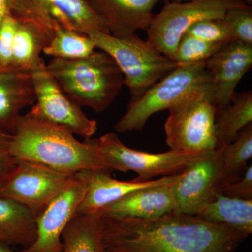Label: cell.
<instances>
[{
  "instance_id": "1",
  "label": "cell",
  "mask_w": 252,
  "mask_h": 252,
  "mask_svg": "<svg viewBox=\"0 0 252 252\" xmlns=\"http://www.w3.org/2000/svg\"><path fill=\"white\" fill-rule=\"evenodd\" d=\"M100 222L104 249L116 252H235L248 238L176 212L152 220L100 216Z\"/></svg>"
},
{
  "instance_id": "2",
  "label": "cell",
  "mask_w": 252,
  "mask_h": 252,
  "mask_svg": "<svg viewBox=\"0 0 252 252\" xmlns=\"http://www.w3.org/2000/svg\"><path fill=\"white\" fill-rule=\"evenodd\" d=\"M11 135V152L17 160L73 175L86 170L112 172L93 140L79 142L69 130L30 112L20 116Z\"/></svg>"
},
{
  "instance_id": "3",
  "label": "cell",
  "mask_w": 252,
  "mask_h": 252,
  "mask_svg": "<svg viewBox=\"0 0 252 252\" xmlns=\"http://www.w3.org/2000/svg\"><path fill=\"white\" fill-rule=\"evenodd\" d=\"M46 66L69 98L97 113L108 108L124 85L117 63L102 51L81 59L53 58Z\"/></svg>"
},
{
  "instance_id": "4",
  "label": "cell",
  "mask_w": 252,
  "mask_h": 252,
  "mask_svg": "<svg viewBox=\"0 0 252 252\" xmlns=\"http://www.w3.org/2000/svg\"><path fill=\"white\" fill-rule=\"evenodd\" d=\"M86 34L94 41L96 49L107 53L117 63L124 75V85L130 91L131 100L138 98L178 66L136 34L116 37L93 31Z\"/></svg>"
},
{
  "instance_id": "5",
  "label": "cell",
  "mask_w": 252,
  "mask_h": 252,
  "mask_svg": "<svg viewBox=\"0 0 252 252\" xmlns=\"http://www.w3.org/2000/svg\"><path fill=\"white\" fill-rule=\"evenodd\" d=\"M200 91L212 92L205 61L178 64L138 98L130 100L115 130L120 133L142 131L153 114L168 109L189 94Z\"/></svg>"
},
{
  "instance_id": "6",
  "label": "cell",
  "mask_w": 252,
  "mask_h": 252,
  "mask_svg": "<svg viewBox=\"0 0 252 252\" xmlns=\"http://www.w3.org/2000/svg\"><path fill=\"white\" fill-rule=\"evenodd\" d=\"M168 111L164 129L170 150L198 154L216 149V108L212 91L189 94Z\"/></svg>"
},
{
  "instance_id": "7",
  "label": "cell",
  "mask_w": 252,
  "mask_h": 252,
  "mask_svg": "<svg viewBox=\"0 0 252 252\" xmlns=\"http://www.w3.org/2000/svg\"><path fill=\"white\" fill-rule=\"evenodd\" d=\"M241 0H192L167 2L154 15L147 29V41L160 54L173 61L179 41L187 30L198 21L223 19L230 8Z\"/></svg>"
},
{
  "instance_id": "8",
  "label": "cell",
  "mask_w": 252,
  "mask_h": 252,
  "mask_svg": "<svg viewBox=\"0 0 252 252\" xmlns=\"http://www.w3.org/2000/svg\"><path fill=\"white\" fill-rule=\"evenodd\" d=\"M75 179L73 174L37 162L18 160L14 172L0 186V197L21 204L37 218Z\"/></svg>"
},
{
  "instance_id": "9",
  "label": "cell",
  "mask_w": 252,
  "mask_h": 252,
  "mask_svg": "<svg viewBox=\"0 0 252 252\" xmlns=\"http://www.w3.org/2000/svg\"><path fill=\"white\" fill-rule=\"evenodd\" d=\"M105 158L112 172L134 171L137 182L152 180L158 176L180 173L187 162L197 154L181 153L170 150L160 154H151L129 148L115 133L109 132L93 140Z\"/></svg>"
},
{
  "instance_id": "10",
  "label": "cell",
  "mask_w": 252,
  "mask_h": 252,
  "mask_svg": "<svg viewBox=\"0 0 252 252\" xmlns=\"http://www.w3.org/2000/svg\"><path fill=\"white\" fill-rule=\"evenodd\" d=\"M35 102L30 112L34 117L61 126L74 135L91 139L97 130V122L89 119L80 106L64 94L49 74L45 63L31 72Z\"/></svg>"
},
{
  "instance_id": "11",
  "label": "cell",
  "mask_w": 252,
  "mask_h": 252,
  "mask_svg": "<svg viewBox=\"0 0 252 252\" xmlns=\"http://www.w3.org/2000/svg\"><path fill=\"white\" fill-rule=\"evenodd\" d=\"M221 173V158L218 149L194 156L174 184L175 212L198 215L219 189Z\"/></svg>"
},
{
  "instance_id": "12",
  "label": "cell",
  "mask_w": 252,
  "mask_h": 252,
  "mask_svg": "<svg viewBox=\"0 0 252 252\" xmlns=\"http://www.w3.org/2000/svg\"><path fill=\"white\" fill-rule=\"evenodd\" d=\"M87 185L76 177L36 219V234L33 243L21 252H63L62 235L76 215Z\"/></svg>"
},
{
  "instance_id": "13",
  "label": "cell",
  "mask_w": 252,
  "mask_h": 252,
  "mask_svg": "<svg viewBox=\"0 0 252 252\" xmlns=\"http://www.w3.org/2000/svg\"><path fill=\"white\" fill-rule=\"evenodd\" d=\"M252 67V45L238 41L225 43L205 61L216 112L231 102L237 86Z\"/></svg>"
},
{
  "instance_id": "14",
  "label": "cell",
  "mask_w": 252,
  "mask_h": 252,
  "mask_svg": "<svg viewBox=\"0 0 252 252\" xmlns=\"http://www.w3.org/2000/svg\"><path fill=\"white\" fill-rule=\"evenodd\" d=\"M177 175L165 176L158 180L137 182L119 181L113 179L110 172L101 170H86L77 172L75 177L84 181L87 185V190L76 215H94L100 211L104 207L117 201L131 192L152 186L172 183L178 179Z\"/></svg>"
},
{
  "instance_id": "15",
  "label": "cell",
  "mask_w": 252,
  "mask_h": 252,
  "mask_svg": "<svg viewBox=\"0 0 252 252\" xmlns=\"http://www.w3.org/2000/svg\"><path fill=\"white\" fill-rule=\"evenodd\" d=\"M175 182L145 187L131 192L104 207L97 213L101 217L109 218L152 220L175 212Z\"/></svg>"
},
{
  "instance_id": "16",
  "label": "cell",
  "mask_w": 252,
  "mask_h": 252,
  "mask_svg": "<svg viewBox=\"0 0 252 252\" xmlns=\"http://www.w3.org/2000/svg\"><path fill=\"white\" fill-rule=\"evenodd\" d=\"M108 30L116 37L147 31L152 18L154 8L159 1L169 0H86Z\"/></svg>"
},
{
  "instance_id": "17",
  "label": "cell",
  "mask_w": 252,
  "mask_h": 252,
  "mask_svg": "<svg viewBox=\"0 0 252 252\" xmlns=\"http://www.w3.org/2000/svg\"><path fill=\"white\" fill-rule=\"evenodd\" d=\"M35 102L31 72L0 70V128L12 133L23 109Z\"/></svg>"
},
{
  "instance_id": "18",
  "label": "cell",
  "mask_w": 252,
  "mask_h": 252,
  "mask_svg": "<svg viewBox=\"0 0 252 252\" xmlns=\"http://www.w3.org/2000/svg\"><path fill=\"white\" fill-rule=\"evenodd\" d=\"M46 18L57 28L87 33L99 31L109 34L108 30L86 0H36Z\"/></svg>"
},
{
  "instance_id": "19",
  "label": "cell",
  "mask_w": 252,
  "mask_h": 252,
  "mask_svg": "<svg viewBox=\"0 0 252 252\" xmlns=\"http://www.w3.org/2000/svg\"><path fill=\"white\" fill-rule=\"evenodd\" d=\"M197 216L248 237L252 233V200L225 196L219 189Z\"/></svg>"
},
{
  "instance_id": "20",
  "label": "cell",
  "mask_w": 252,
  "mask_h": 252,
  "mask_svg": "<svg viewBox=\"0 0 252 252\" xmlns=\"http://www.w3.org/2000/svg\"><path fill=\"white\" fill-rule=\"evenodd\" d=\"M53 36L35 23L18 21L13 44L11 68L32 71L39 67L44 59L40 54Z\"/></svg>"
},
{
  "instance_id": "21",
  "label": "cell",
  "mask_w": 252,
  "mask_h": 252,
  "mask_svg": "<svg viewBox=\"0 0 252 252\" xmlns=\"http://www.w3.org/2000/svg\"><path fill=\"white\" fill-rule=\"evenodd\" d=\"M36 219L21 204L0 197V242L28 248L35 239Z\"/></svg>"
},
{
  "instance_id": "22",
  "label": "cell",
  "mask_w": 252,
  "mask_h": 252,
  "mask_svg": "<svg viewBox=\"0 0 252 252\" xmlns=\"http://www.w3.org/2000/svg\"><path fill=\"white\" fill-rule=\"evenodd\" d=\"M252 124V91L235 92L231 102L216 112V149L231 143Z\"/></svg>"
},
{
  "instance_id": "23",
  "label": "cell",
  "mask_w": 252,
  "mask_h": 252,
  "mask_svg": "<svg viewBox=\"0 0 252 252\" xmlns=\"http://www.w3.org/2000/svg\"><path fill=\"white\" fill-rule=\"evenodd\" d=\"M63 252H103L100 216L75 215L62 235Z\"/></svg>"
},
{
  "instance_id": "24",
  "label": "cell",
  "mask_w": 252,
  "mask_h": 252,
  "mask_svg": "<svg viewBox=\"0 0 252 252\" xmlns=\"http://www.w3.org/2000/svg\"><path fill=\"white\" fill-rule=\"evenodd\" d=\"M217 149L221 158L220 186L238 180L246 170L247 163L252 157V124L245 127L231 143Z\"/></svg>"
},
{
  "instance_id": "25",
  "label": "cell",
  "mask_w": 252,
  "mask_h": 252,
  "mask_svg": "<svg viewBox=\"0 0 252 252\" xmlns=\"http://www.w3.org/2000/svg\"><path fill=\"white\" fill-rule=\"evenodd\" d=\"M95 49L94 41L88 34L59 28L43 53L55 59L76 60L88 57Z\"/></svg>"
},
{
  "instance_id": "26",
  "label": "cell",
  "mask_w": 252,
  "mask_h": 252,
  "mask_svg": "<svg viewBox=\"0 0 252 252\" xmlns=\"http://www.w3.org/2000/svg\"><path fill=\"white\" fill-rule=\"evenodd\" d=\"M224 44L206 42L185 33L176 48L173 61L178 64L206 61Z\"/></svg>"
},
{
  "instance_id": "27",
  "label": "cell",
  "mask_w": 252,
  "mask_h": 252,
  "mask_svg": "<svg viewBox=\"0 0 252 252\" xmlns=\"http://www.w3.org/2000/svg\"><path fill=\"white\" fill-rule=\"evenodd\" d=\"M223 20L228 25L233 41L252 45V6L239 3L227 11Z\"/></svg>"
},
{
  "instance_id": "28",
  "label": "cell",
  "mask_w": 252,
  "mask_h": 252,
  "mask_svg": "<svg viewBox=\"0 0 252 252\" xmlns=\"http://www.w3.org/2000/svg\"><path fill=\"white\" fill-rule=\"evenodd\" d=\"M185 33L206 42L224 44L233 41L228 25L223 19H205L195 23Z\"/></svg>"
},
{
  "instance_id": "29",
  "label": "cell",
  "mask_w": 252,
  "mask_h": 252,
  "mask_svg": "<svg viewBox=\"0 0 252 252\" xmlns=\"http://www.w3.org/2000/svg\"><path fill=\"white\" fill-rule=\"evenodd\" d=\"M18 23L17 18L9 15L0 25V70L11 68L13 44Z\"/></svg>"
},
{
  "instance_id": "30",
  "label": "cell",
  "mask_w": 252,
  "mask_h": 252,
  "mask_svg": "<svg viewBox=\"0 0 252 252\" xmlns=\"http://www.w3.org/2000/svg\"><path fill=\"white\" fill-rule=\"evenodd\" d=\"M12 135L0 128V186L9 178L16 165L18 160L11 152Z\"/></svg>"
},
{
  "instance_id": "31",
  "label": "cell",
  "mask_w": 252,
  "mask_h": 252,
  "mask_svg": "<svg viewBox=\"0 0 252 252\" xmlns=\"http://www.w3.org/2000/svg\"><path fill=\"white\" fill-rule=\"evenodd\" d=\"M219 190L225 195L243 200H252V166L247 167L238 180L224 184L219 187Z\"/></svg>"
},
{
  "instance_id": "32",
  "label": "cell",
  "mask_w": 252,
  "mask_h": 252,
  "mask_svg": "<svg viewBox=\"0 0 252 252\" xmlns=\"http://www.w3.org/2000/svg\"><path fill=\"white\" fill-rule=\"evenodd\" d=\"M28 0H0V25L5 18L12 15L18 20L24 19L26 16Z\"/></svg>"
},
{
  "instance_id": "33",
  "label": "cell",
  "mask_w": 252,
  "mask_h": 252,
  "mask_svg": "<svg viewBox=\"0 0 252 252\" xmlns=\"http://www.w3.org/2000/svg\"><path fill=\"white\" fill-rule=\"evenodd\" d=\"M0 252H16V250H14V249L11 248V245H9V244H6L5 243H1L0 242Z\"/></svg>"
},
{
  "instance_id": "34",
  "label": "cell",
  "mask_w": 252,
  "mask_h": 252,
  "mask_svg": "<svg viewBox=\"0 0 252 252\" xmlns=\"http://www.w3.org/2000/svg\"><path fill=\"white\" fill-rule=\"evenodd\" d=\"M192 1V0H173L175 2H185V1Z\"/></svg>"
},
{
  "instance_id": "35",
  "label": "cell",
  "mask_w": 252,
  "mask_h": 252,
  "mask_svg": "<svg viewBox=\"0 0 252 252\" xmlns=\"http://www.w3.org/2000/svg\"><path fill=\"white\" fill-rule=\"evenodd\" d=\"M103 252H116L111 251V250H105V249H104V251H103Z\"/></svg>"
}]
</instances>
